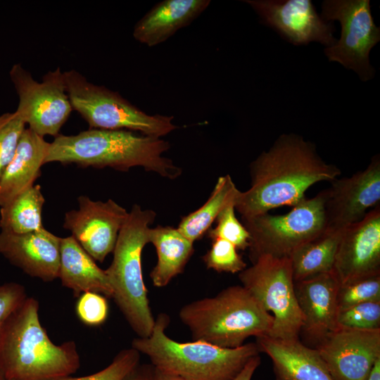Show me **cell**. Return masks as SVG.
Instances as JSON below:
<instances>
[{
	"label": "cell",
	"instance_id": "cell-29",
	"mask_svg": "<svg viewBox=\"0 0 380 380\" xmlns=\"http://www.w3.org/2000/svg\"><path fill=\"white\" fill-rule=\"evenodd\" d=\"M202 259L208 269L217 272L239 273L247 266L235 246L222 239L212 240L210 248Z\"/></svg>",
	"mask_w": 380,
	"mask_h": 380
},
{
	"label": "cell",
	"instance_id": "cell-14",
	"mask_svg": "<svg viewBox=\"0 0 380 380\" xmlns=\"http://www.w3.org/2000/svg\"><path fill=\"white\" fill-rule=\"evenodd\" d=\"M315 348L333 380H367L380 359V329L338 327Z\"/></svg>",
	"mask_w": 380,
	"mask_h": 380
},
{
	"label": "cell",
	"instance_id": "cell-2",
	"mask_svg": "<svg viewBox=\"0 0 380 380\" xmlns=\"http://www.w3.org/2000/svg\"><path fill=\"white\" fill-rule=\"evenodd\" d=\"M170 147V143L161 138L129 130L89 129L76 135L56 137L49 144L44 164L58 162L124 172L141 167L174 179L182 174V169L172 159L163 156Z\"/></svg>",
	"mask_w": 380,
	"mask_h": 380
},
{
	"label": "cell",
	"instance_id": "cell-12",
	"mask_svg": "<svg viewBox=\"0 0 380 380\" xmlns=\"http://www.w3.org/2000/svg\"><path fill=\"white\" fill-rule=\"evenodd\" d=\"M77 201L78 210L65 213L63 227L94 260L102 262L113 253L129 212L112 199L95 201L80 196Z\"/></svg>",
	"mask_w": 380,
	"mask_h": 380
},
{
	"label": "cell",
	"instance_id": "cell-19",
	"mask_svg": "<svg viewBox=\"0 0 380 380\" xmlns=\"http://www.w3.org/2000/svg\"><path fill=\"white\" fill-rule=\"evenodd\" d=\"M260 352L273 363L275 380H333L318 350L298 339L257 337Z\"/></svg>",
	"mask_w": 380,
	"mask_h": 380
},
{
	"label": "cell",
	"instance_id": "cell-34",
	"mask_svg": "<svg viewBox=\"0 0 380 380\" xmlns=\"http://www.w3.org/2000/svg\"><path fill=\"white\" fill-rule=\"evenodd\" d=\"M27 297L22 284L16 282L0 284V335L9 316Z\"/></svg>",
	"mask_w": 380,
	"mask_h": 380
},
{
	"label": "cell",
	"instance_id": "cell-39",
	"mask_svg": "<svg viewBox=\"0 0 380 380\" xmlns=\"http://www.w3.org/2000/svg\"><path fill=\"white\" fill-rule=\"evenodd\" d=\"M0 380H4V378L3 376V374H2L1 372V370H0Z\"/></svg>",
	"mask_w": 380,
	"mask_h": 380
},
{
	"label": "cell",
	"instance_id": "cell-24",
	"mask_svg": "<svg viewBox=\"0 0 380 380\" xmlns=\"http://www.w3.org/2000/svg\"><path fill=\"white\" fill-rule=\"evenodd\" d=\"M343 230L326 229L291 253L294 281L332 272Z\"/></svg>",
	"mask_w": 380,
	"mask_h": 380
},
{
	"label": "cell",
	"instance_id": "cell-31",
	"mask_svg": "<svg viewBox=\"0 0 380 380\" xmlns=\"http://www.w3.org/2000/svg\"><path fill=\"white\" fill-rule=\"evenodd\" d=\"M25 129V122L15 111L0 115V180L15 153Z\"/></svg>",
	"mask_w": 380,
	"mask_h": 380
},
{
	"label": "cell",
	"instance_id": "cell-23",
	"mask_svg": "<svg viewBox=\"0 0 380 380\" xmlns=\"http://www.w3.org/2000/svg\"><path fill=\"white\" fill-rule=\"evenodd\" d=\"M149 243L154 246L158 257L150 278L154 286L164 287L183 272L194 253V243L177 228L160 225L150 228Z\"/></svg>",
	"mask_w": 380,
	"mask_h": 380
},
{
	"label": "cell",
	"instance_id": "cell-9",
	"mask_svg": "<svg viewBox=\"0 0 380 380\" xmlns=\"http://www.w3.org/2000/svg\"><path fill=\"white\" fill-rule=\"evenodd\" d=\"M242 286L271 312L274 322L268 336L298 339L303 316L295 293L289 258L259 257L239 273Z\"/></svg>",
	"mask_w": 380,
	"mask_h": 380
},
{
	"label": "cell",
	"instance_id": "cell-6",
	"mask_svg": "<svg viewBox=\"0 0 380 380\" xmlns=\"http://www.w3.org/2000/svg\"><path fill=\"white\" fill-rule=\"evenodd\" d=\"M156 217L152 210L137 204L132 207L119 232L112 262L105 270L112 298L139 338L148 337L155 324L143 279L141 253L149 243V226Z\"/></svg>",
	"mask_w": 380,
	"mask_h": 380
},
{
	"label": "cell",
	"instance_id": "cell-36",
	"mask_svg": "<svg viewBox=\"0 0 380 380\" xmlns=\"http://www.w3.org/2000/svg\"><path fill=\"white\" fill-rule=\"evenodd\" d=\"M260 364V355L253 357L233 380H251L255 371L259 367Z\"/></svg>",
	"mask_w": 380,
	"mask_h": 380
},
{
	"label": "cell",
	"instance_id": "cell-17",
	"mask_svg": "<svg viewBox=\"0 0 380 380\" xmlns=\"http://www.w3.org/2000/svg\"><path fill=\"white\" fill-rule=\"evenodd\" d=\"M61 237L42 229L26 234L0 232V254L30 277L44 281L58 278Z\"/></svg>",
	"mask_w": 380,
	"mask_h": 380
},
{
	"label": "cell",
	"instance_id": "cell-27",
	"mask_svg": "<svg viewBox=\"0 0 380 380\" xmlns=\"http://www.w3.org/2000/svg\"><path fill=\"white\" fill-rule=\"evenodd\" d=\"M215 222L216 225L208 231V236L211 240H226L239 250L248 248L250 234L235 215L234 201L224 208Z\"/></svg>",
	"mask_w": 380,
	"mask_h": 380
},
{
	"label": "cell",
	"instance_id": "cell-25",
	"mask_svg": "<svg viewBox=\"0 0 380 380\" xmlns=\"http://www.w3.org/2000/svg\"><path fill=\"white\" fill-rule=\"evenodd\" d=\"M238 191L229 175L220 177L208 199L198 209L184 217L177 229L194 243L210 229L224 208L235 201Z\"/></svg>",
	"mask_w": 380,
	"mask_h": 380
},
{
	"label": "cell",
	"instance_id": "cell-13",
	"mask_svg": "<svg viewBox=\"0 0 380 380\" xmlns=\"http://www.w3.org/2000/svg\"><path fill=\"white\" fill-rule=\"evenodd\" d=\"M323 190L327 229H343L361 220L368 209L379 205L380 157L352 176L336 178Z\"/></svg>",
	"mask_w": 380,
	"mask_h": 380
},
{
	"label": "cell",
	"instance_id": "cell-28",
	"mask_svg": "<svg viewBox=\"0 0 380 380\" xmlns=\"http://www.w3.org/2000/svg\"><path fill=\"white\" fill-rule=\"evenodd\" d=\"M338 310L362 303L380 301V274L339 284Z\"/></svg>",
	"mask_w": 380,
	"mask_h": 380
},
{
	"label": "cell",
	"instance_id": "cell-26",
	"mask_svg": "<svg viewBox=\"0 0 380 380\" xmlns=\"http://www.w3.org/2000/svg\"><path fill=\"white\" fill-rule=\"evenodd\" d=\"M45 202L41 186L33 185L17 195L0 209L1 231L26 234L42 229Z\"/></svg>",
	"mask_w": 380,
	"mask_h": 380
},
{
	"label": "cell",
	"instance_id": "cell-16",
	"mask_svg": "<svg viewBox=\"0 0 380 380\" xmlns=\"http://www.w3.org/2000/svg\"><path fill=\"white\" fill-rule=\"evenodd\" d=\"M332 272L339 284L380 274V207L343 229Z\"/></svg>",
	"mask_w": 380,
	"mask_h": 380
},
{
	"label": "cell",
	"instance_id": "cell-30",
	"mask_svg": "<svg viewBox=\"0 0 380 380\" xmlns=\"http://www.w3.org/2000/svg\"><path fill=\"white\" fill-rule=\"evenodd\" d=\"M336 324L338 327L355 329H380V301L365 302L338 309Z\"/></svg>",
	"mask_w": 380,
	"mask_h": 380
},
{
	"label": "cell",
	"instance_id": "cell-22",
	"mask_svg": "<svg viewBox=\"0 0 380 380\" xmlns=\"http://www.w3.org/2000/svg\"><path fill=\"white\" fill-rule=\"evenodd\" d=\"M58 278L64 287L71 289L75 297L92 292L112 298L113 290L105 270L72 236L61 238Z\"/></svg>",
	"mask_w": 380,
	"mask_h": 380
},
{
	"label": "cell",
	"instance_id": "cell-20",
	"mask_svg": "<svg viewBox=\"0 0 380 380\" xmlns=\"http://www.w3.org/2000/svg\"><path fill=\"white\" fill-rule=\"evenodd\" d=\"M210 4V0L162 1L135 24L133 37L151 47L163 43L179 30L189 25Z\"/></svg>",
	"mask_w": 380,
	"mask_h": 380
},
{
	"label": "cell",
	"instance_id": "cell-5",
	"mask_svg": "<svg viewBox=\"0 0 380 380\" xmlns=\"http://www.w3.org/2000/svg\"><path fill=\"white\" fill-rule=\"evenodd\" d=\"M178 316L193 341L227 348L241 346L250 336L268 335L274 322L273 316L242 285L230 286L215 296L187 303Z\"/></svg>",
	"mask_w": 380,
	"mask_h": 380
},
{
	"label": "cell",
	"instance_id": "cell-11",
	"mask_svg": "<svg viewBox=\"0 0 380 380\" xmlns=\"http://www.w3.org/2000/svg\"><path fill=\"white\" fill-rule=\"evenodd\" d=\"M9 76L18 96L15 112L28 128L43 137L60 134L73 110L61 68L49 71L40 82L19 63Z\"/></svg>",
	"mask_w": 380,
	"mask_h": 380
},
{
	"label": "cell",
	"instance_id": "cell-7",
	"mask_svg": "<svg viewBox=\"0 0 380 380\" xmlns=\"http://www.w3.org/2000/svg\"><path fill=\"white\" fill-rule=\"evenodd\" d=\"M66 91L72 109L89 129H125L161 138L179 127L172 115H148L118 92L90 82L75 70L63 72Z\"/></svg>",
	"mask_w": 380,
	"mask_h": 380
},
{
	"label": "cell",
	"instance_id": "cell-33",
	"mask_svg": "<svg viewBox=\"0 0 380 380\" xmlns=\"http://www.w3.org/2000/svg\"><path fill=\"white\" fill-rule=\"evenodd\" d=\"M79 319L91 327L103 324L108 316V305L105 296L92 292L82 293L76 305Z\"/></svg>",
	"mask_w": 380,
	"mask_h": 380
},
{
	"label": "cell",
	"instance_id": "cell-4",
	"mask_svg": "<svg viewBox=\"0 0 380 380\" xmlns=\"http://www.w3.org/2000/svg\"><path fill=\"white\" fill-rule=\"evenodd\" d=\"M169 323L168 315L159 314L151 335L134 338L131 347L156 368L184 380H233L260 353L256 343L227 348L202 341H176L165 333Z\"/></svg>",
	"mask_w": 380,
	"mask_h": 380
},
{
	"label": "cell",
	"instance_id": "cell-21",
	"mask_svg": "<svg viewBox=\"0 0 380 380\" xmlns=\"http://www.w3.org/2000/svg\"><path fill=\"white\" fill-rule=\"evenodd\" d=\"M49 144L43 137L29 128L25 129L15 153L0 180L1 207L34 185L41 174Z\"/></svg>",
	"mask_w": 380,
	"mask_h": 380
},
{
	"label": "cell",
	"instance_id": "cell-35",
	"mask_svg": "<svg viewBox=\"0 0 380 380\" xmlns=\"http://www.w3.org/2000/svg\"><path fill=\"white\" fill-rule=\"evenodd\" d=\"M122 380H157L156 367L151 363H139Z\"/></svg>",
	"mask_w": 380,
	"mask_h": 380
},
{
	"label": "cell",
	"instance_id": "cell-1",
	"mask_svg": "<svg viewBox=\"0 0 380 380\" xmlns=\"http://www.w3.org/2000/svg\"><path fill=\"white\" fill-rule=\"evenodd\" d=\"M251 187L239 190L235 210L242 218L268 213L284 205L293 206L305 198V191L319 182H331L341 172L326 163L315 145L296 134H283L267 151L250 165Z\"/></svg>",
	"mask_w": 380,
	"mask_h": 380
},
{
	"label": "cell",
	"instance_id": "cell-15",
	"mask_svg": "<svg viewBox=\"0 0 380 380\" xmlns=\"http://www.w3.org/2000/svg\"><path fill=\"white\" fill-rule=\"evenodd\" d=\"M263 23L289 42L306 44L319 42L327 47L336 42L332 22L322 19L310 0H245Z\"/></svg>",
	"mask_w": 380,
	"mask_h": 380
},
{
	"label": "cell",
	"instance_id": "cell-37",
	"mask_svg": "<svg viewBox=\"0 0 380 380\" xmlns=\"http://www.w3.org/2000/svg\"><path fill=\"white\" fill-rule=\"evenodd\" d=\"M156 375L157 380H184L177 376L166 373L157 368H156Z\"/></svg>",
	"mask_w": 380,
	"mask_h": 380
},
{
	"label": "cell",
	"instance_id": "cell-10",
	"mask_svg": "<svg viewBox=\"0 0 380 380\" xmlns=\"http://www.w3.org/2000/svg\"><path fill=\"white\" fill-rule=\"evenodd\" d=\"M321 17L326 21H339L340 39L326 47L324 53L356 72L362 81L372 79L374 69L369 63V52L380 40V28L372 18L369 0H326Z\"/></svg>",
	"mask_w": 380,
	"mask_h": 380
},
{
	"label": "cell",
	"instance_id": "cell-18",
	"mask_svg": "<svg viewBox=\"0 0 380 380\" xmlns=\"http://www.w3.org/2000/svg\"><path fill=\"white\" fill-rule=\"evenodd\" d=\"M338 286L332 272L294 281L296 299L303 316L300 334L315 348L338 328Z\"/></svg>",
	"mask_w": 380,
	"mask_h": 380
},
{
	"label": "cell",
	"instance_id": "cell-38",
	"mask_svg": "<svg viewBox=\"0 0 380 380\" xmlns=\"http://www.w3.org/2000/svg\"><path fill=\"white\" fill-rule=\"evenodd\" d=\"M367 380H380V359L374 364Z\"/></svg>",
	"mask_w": 380,
	"mask_h": 380
},
{
	"label": "cell",
	"instance_id": "cell-32",
	"mask_svg": "<svg viewBox=\"0 0 380 380\" xmlns=\"http://www.w3.org/2000/svg\"><path fill=\"white\" fill-rule=\"evenodd\" d=\"M141 353L132 347L120 350L106 368L91 375L58 380H122L139 363Z\"/></svg>",
	"mask_w": 380,
	"mask_h": 380
},
{
	"label": "cell",
	"instance_id": "cell-3",
	"mask_svg": "<svg viewBox=\"0 0 380 380\" xmlns=\"http://www.w3.org/2000/svg\"><path fill=\"white\" fill-rule=\"evenodd\" d=\"M80 367L75 342H52L40 323L39 302L27 296L9 316L0 335L4 380H58Z\"/></svg>",
	"mask_w": 380,
	"mask_h": 380
},
{
	"label": "cell",
	"instance_id": "cell-8",
	"mask_svg": "<svg viewBox=\"0 0 380 380\" xmlns=\"http://www.w3.org/2000/svg\"><path fill=\"white\" fill-rule=\"evenodd\" d=\"M250 234L249 259L252 264L260 256L289 258L302 244L327 229L324 194L305 198L289 213H268L242 218Z\"/></svg>",
	"mask_w": 380,
	"mask_h": 380
}]
</instances>
